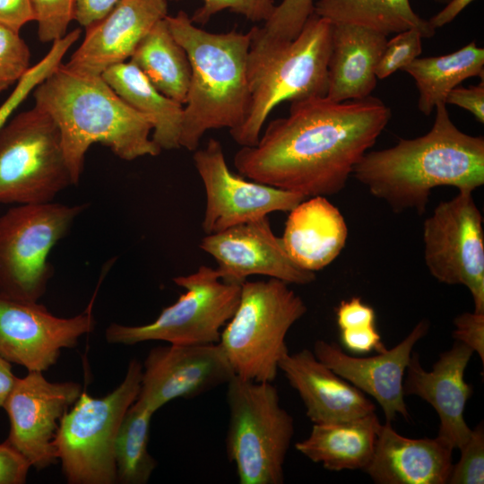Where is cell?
Listing matches in <instances>:
<instances>
[{
	"label": "cell",
	"instance_id": "1",
	"mask_svg": "<svg viewBox=\"0 0 484 484\" xmlns=\"http://www.w3.org/2000/svg\"><path fill=\"white\" fill-rule=\"evenodd\" d=\"M390 118V108L371 96L293 101L289 115L270 122L256 144L236 152L233 163L255 182L306 198L333 195L345 187Z\"/></svg>",
	"mask_w": 484,
	"mask_h": 484
},
{
	"label": "cell",
	"instance_id": "2",
	"mask_svg": "<svg viewBox=\"0 0 484 484\" xmlns=\"http://www.w3.org/2000/svg\"><path fill=\"white\" fill-rule=\"evenodd\" d=\"M435 108L433 126L426 134L366 152L353 169L355 178L394 212L424 213L437 186L473 193L484 185V138L459 130L445 103Z\"/></svg>",
	"mask_w": 484,
	"mask_h": 484
},
{
	"label": "cell",
	"instance_id": "3",
	"mask_svg": "<svg viewBox=\"0 0 484 484\" xmlns=\"http://www.w3.org/2000/svg\"><path fill=\"white\" fill-rule=\"evenodd\" d=\"M32 92L35 107L57 126L73 185L94 143L127 161L161 151L151 139L150 117L129 106L101 75L79 73L62 63Z\"/></svg>",
	"mask_w": 484,
	"mask_h": 484
},
{
	"label": "cell",
	"instance_id": "4",
	"mask_svg": "<svg viewBox=\"0 0 484 484\" xmlns=\"http://www.w3.org/2000/svg\"><path fill=\"white\" fill-rule=\"evenodd\" d=\"M165 19L190 62L191 77L179 145L194 151L207 131H233L246 117L250 102L247 56L251 32L207 31L195 26L184 11Z\"/></svg>",
	"mask_w": 484,
	"mask_h": 484
},
{
	"label": "cell",
	"instance_id": "5",
	"mask_svg": "<svg viewBox=\"0 0 484 484\" xmlns=\"http://www.w3.org/2000/svg\"><path fill=\"white\" fill-rule=\"evenodd\" d=\"M250 32L249 108L244 123L229 132L241 146L257 143L266 118L282 101L326 95L332 23L313 13L291 40L268 38L257 26Z\"/></svg>",
	"mask_w": 484,
	"mask_h": 484
},
{
	"label": "cell",
	"instance_id": "6",
	"mask_svg": "<svg viewBox=\"0 0 484 484\" xmlns=\"http://www.w3.org/2000/svg\"><path fill=\"white\" fill-rule=\"evenodd\" d=\"M307 311L304 300L281 280L245 281L237 309L219 341L235 376L272 383L281 358L289 352L287 333Z\"/></svg>",
	"mask_w": 484,
	"mask_h": 484
},
{
	"label": "cell",
	"instance_id": "7",
	"mask_svg": "<svg viewBox=\"0 0 484 484\" xmlns=\"http://www.w3.org/2000/svg\"><path fill=\"white\" fill-rule=\"evenodd\" d=\"M226 453L240 484H281L293 435L292 416L272 382L235 376L227 384Z\"/></svg>",
	"mask_w": 484,
	"mask_h": 484
},
{
	"label": "cell",
	"instance_id": "8",
	"mask_svg": "<svg viewBox=\"0 0 484 484\" xmlns=\"http://www.w3.org/2000/svg\"><path fill=\"white\" fill-rule=\"evenodd\" d=\"M143 364L132 359L122 383L102 398L82 391L59 422L54 445L70 484L117 483L115 441L138 396Z\"/></svg>",
	"mask_w": 484,
	"mask_h": 484
},
{
	"label": "cell",
	"instance_id": "9",
	"mask_svg": "<svg viewBox=\"0 0 484 484\" xmlns=\"http://www.w3.org/2000/svg\"><path fill=\"white\" fill-rule=\"evenodd\" d=\"M86 204H15L0 215V293L39 301L54 273L48 256Z\"/></svg>",
	"mask_w": 484,
	"mask_h": 484
},
{
	"label": "cell",
	"instance_id": "10",
	"mask_svg": "<svg viewBox=\"0 0 484 484\" xmlns=\"http://www.w3.org/2000/svg\"><path fill=\"white\" fill-rule=\"evenodd\" d=\"M74 186L56 125L35 107L0 129V203L53 202Z\"/></svg>",
	"mask_w": 484,
	"mask_h": 484
},
{
	"label": "cell",
	"instance_id": "11",
	"mask_svg": "<svg viewBox=\"0 0 484 484\" xmlns=\"http://www.w3.org/2000/svg\"><path fill=\"white\" fill-rule=\"evenodd\" d=\"M173 281L185 289L177 300L146 324H110L105 338L111 344L135 345L149 341L172 344L218 343L223 327L239 302L241 284L223 281L218 271L201 265Z\"/></svg>",
	"mask_w": 484,
	"mask_h": 484
},
{
	"label": "cell",
	"instance_id": "12",
	"mask_svg": "<svg viewBox=\"0 0 484 484\" xmlns=\"http://www.w3.org/2000/svg\"><path fill=\"white\" fill-rule=\"evenodd\" d=\"M424 260L439 282L462 285L475 312L484 313L483 218L472 192L441 202L423 223Z\"/></svg>",
	"mask_w": 484,
	"mask_h": 484
},
{
	"label": "cell",
	"instance_id": "13",
	"mask_svg": "<svg viewBox=\"0 0 484 484\" xmlns=\"http://www.w3.org/2000/svg\"><path fill=\"white\" fill-rule=\"evenodd\" d=\"M92 297L86 309L59 317L39 301L15 299L0 293V356L28 371H46L63 349L77 345L96 325Z\"/></svg>",
	"mask_w": 484,
	"mask_h": 484
},
{
	"label": "cell",
	"instance_id": "14",
	"mask_svg": "<svg viewBox=\"0 0 484 484\" xmlns=\"http://www.w3.org/2000/svg\"><path fill=\"white\" fill-rule=\"evenodd\" d=\"M194 167L203 181L206 204L203 232L216 233L267 216L290 212L306 197L259 182H250L229 169L221 143L210 138L194 151Z\"/></svg>",
	"mask_w": 484,
	"mask_h": 484
},
{
	"label": "cell",
	"instance_id": "15",
	"mask_svg": "<svg viewBox=\"0 0 484 484\" xmlns=\"http://www.w3.org/2000/svg\"><path fill=\"white\" fill-rule=\"evenodd\" d=\"M75 382H50L40 371L17 378L4 408L9 419L7 441L42 470L56 463L54 439L59 422L81 393Z\"/></svg>",
	"mask_w": 484,
	"mask_h": 484
},
{
	"label": "cell",
	"instance_id": "16",
	"mask_svg": "<svg viewBox=\"0 0 484 484\" xmlns=\"http://www.w3.org/2000/svg\"><path fill=\"white\" fill-rule=\"evenodd\" d=\"M234 376L219 342L158 346L150 350L143 364L135 402L155 413L175 399L199 396L227 385Z\"/></svg>",
	"mask_w": 484,
	"mask_h": 484
},
{
	"label": "cell",
	"instance_id": "17",
	"mask_svg": "<svg viewBox=\"0 0 484 484\" xmlns=\"http://www.w3.org/2000/svg\"><path fill=\"white\" fill-rule=\"evenodd\" d=\"M199 246L215 259L225 281L242 284L248 276L264 275L306 285L316 278L290 258L267 216L205 235Z\"/></svg>",
	"mask_w": 484,
	"mask_h": 484
},
{
	"label": "cell",
	"instance_id": "18",
	"mask_svg": "<svg viewBox=\"0 0 484 484\" xmlns=\"http://www.w3.org/2000/svg\"><path fill=\"white\" fill-rule=\"evenodd\" d=\"M429 329L426 320L419 322L396 346L371 357H353L335 342L316 341L315 357L337 375L372 396L382 407L386 421L398 414L406 419L410 413L404 401L403 379L415 344Z\"/></svg>",
	"mask_w": 484,
	"mask_h": 484
},
{
	"label": "cell",
	"instance_id": "19",
	"mask_svg": "<svg viewBox=\"0 0 484 484\" xmlns=\"http://www.w3.org/2000/svg\"><path fill=\"white\" fill-rule=\"evenodd\" d=\"M472 354L471 348L455 341L427 371L419 354L412 351L403 379L404 395L419 396L435 409L440 419L437 436L453 449H460L471 432L464 409L472 387L465 382L464 372Z\"/></svg>",
	"mask_w": 484,
	"mask_h": 484
},
{
	"label": "cell",
	"instance_id": "20",
	"mask_svg": "<svg viewBox=\"0 0 484 484\" xmlns=\"http://www.w3.org/2000/svg\"><path fill=\"white\" fill-rule=\"evenodd\" d=\"M168 0H123L86 29L83 41L65 64L88 74L101 75L126 62L143 38L168 15Z\"/></svg>",
	"mask_w": 484,
	"mask_h": 484
},
{
	"label": "cell",
	"instance_id": "21",
	"mask_svg": "<svg viewBox=\"0 0 484 484\" xmlns=\"http://www.w3.org/2000/svg\"><path fill=\"white\" fill-rule=\"evenodd\" d=\"M290 385L299 394L313 424H328L375 412L364 393L320 361L310 350L286 353L279 363Z\"/></svg>",
	"mask_w": 484,
	"mask_h": 484
},
{
	"label": "cell",
	"instance_id": "22",
	"mask_svg": "<svg viewBox=\"0 0 484 484\" xmlns=\"http://www.w3.org/2000/svg\"><path fill=\"white\" fill-rule=\"evenodd\" d=\"M453 450L439 436L406 437L385 421L364 471L378 484H446L453 467Z\"/></svg>",
	"mask_w": 484,
	"mask_h": 484
},
{
	"label": "cell",
	"instance_id": "23",
	"mask_svg": "<svg viewBox=\"0 0 484 484\" xmlns=\"http://www.w3.org/2000/svg\"><path fill=\"white\" fill-rule=\"evenodd\" d=\"M347 238L348 227L340 210L325 196L317 195L290 211L281 239L298 267L315 272L339 256Z\"/></svg>",
	"mask_w": 484,
	"mask_h": 484
},
{
	"label": "cell",
	"instance_id": "24",
	"mask_svg": "<svg viewBox=\"0 0 484 484\" xmlns=\"http://www.w3.org/2000/svg\"><path fill=\"white\" fill-rule=\"evenodd\" d=\"M387 36L346 23H332L326 97L335 102L369 97L376 85V68Z\"/></svg>",
	"mask_w": 484,
	"mask_h": 484
},
{
	"label": "cell",
	"instance_id": "25",
	"mask_svg": "<svg viewBox=\"0 0 484 484\" xmlns=\"http://www.w3.org/2000/svg\"><path fill=\"white\" fill-rule=\"evenodd\" d=\"M381 423L375 412L350 420L314 424L296 449L329 471L365 470L374 454Z\"/></svg>",
	"mask_w": 484,
	"mask_h": 484
},
{
	"label": "cell",
	"instance_id": "26",
	"mask_svg": "<svg viewBox=\"0 0 484 484\" xmlns=\"http://www.w3.org/2000/svg\"><path fill=\"white\" fill-rule=\"evenodd\" d=\"M101 76L129 106L150 117L151 139L161 151L180 149L183 104L158 91L130 62L111 66Z\"/></svg>",
	"mask_w": 484,
	"mask_h": 484
},
{
	"label": "cell",
	"instance_id": "27",
	"mask_svg": "<svg viewBox=\"0 0 484 484\" xmlns=\"http://www.w3.org/2000/svg\"><path fill=\"white\" fill-rule=\"evenodd\" d=\"M165 96L185 104L191 77L186 52L172 34L166 19L143 38L129 60Z\"/></svg>",
	"mask_w": 484,
	"mask_h": 484
},
{
	"label": "cell",
	"instance_id": "28",
	"mask_svg": "<svg viewBox=\"0 0 484 484\" xmlns=\"http://www.w3.org/2000/svg\"><path fill=\"white\" fill-rule=\"evenodd\" d=\"M415 81L419 92L418 108L428 116L448 93L464 80L484 79V48L471 41L462 48L439 56L416 58L403 69Z\"/></svg>",
	"mask_w": 484,
	"mask_h": 484
},
{
	"label": "cell",
	"instance_id": "29",
	"mask_svg": "<svg viewBox=\"0 0 484 484\" xmlns=\"http://www.w3.org/2000/svg\"><path fill=\"white\" fill-rule=\"evenodd\" d=\"M314 13L331 23L358 25L385 36L416 29L428 39L436 32L414 12L410 0H318Z\"/></svg>",
	"mask_w": 484,
	"mask_h": 484
},
{
	"label": "cell",
	"instance_id": "30",
	"mask_svg": "<svg viewBox=\"0 0 484 484\" xmlns=\"http://www.w3.org/2000/svg\"><path fill=\"white\" fill-rule=\"evenodd\" d=\"M153 414L135 401L125 414L115 441L117 483L145 484L156 468L148 451Z\"/></svg>",
	"mask_w": 484,
	"mask_h": 484
},
{
	"label": "cell",
	"instance_id": "31",
	"mask_svg": "<svg viewBox=\"0 0 484 484\" xmlns=\"http://www.w3.org/2000/svg\"><path fill=\"white\" fill-rule=\"evenodd\" d=\"M81 30L75 29L53 42L45 56L30 67L9 97L0 106V129L10 119L13 111L27 99L34 89L61 64L70 48L78 40Z\"/></svg>",
	"mask_w": 484,
	"mask_h": 484
},
{
	"label": "cell",
	"instance_id": "32",
	"mask_svg": "<svg viewBox=\"0 0 484 484\" xmlns=\"http://www.w3.org/2000/svg\"><path fill=\"white\" fill-rule=\"evenodd\" d=\"M314 0H282L261 28L268 38L291 40L295 39L314 13Z\"/></svg>",
	"mask_w": 484,
	"mask_h": 484
},
{
	"label": "cell",
	"instance_id": "33",
	"mask_svg": "<svg viewBox=\"0 0 484 484\" xmlns=\"http://www.w3.org/2000/svg\"><path fill=\"white\" fill-rule=\"evenodd\" d=\"M38 37L41 42H54L67 34L74 20L75 0H30Z\"/></svg>",
	"mask_w": 484,
	"mask_h": 484
},
{
	"label": "cell",
	"instance_id": "34",
	"mask_svg": "<svg viewBox=\"0 0 484 484\" xmlns=\"http://www.w3.org/2000/svg\"><path fill=\"white\" fill-rule=\"evenodd\" d=\"M28 45L15 32L0 25V94L17 83L30 69Z\"/></svg>",
	"mask_w": 484,
	"mask_h": 484
},
{
	"label": "cell",
	"instance_id": "35",
	"mask_svg": "<svg viewBox=\"0 0 484 484\" xmlns=\"http://www.w3.org/2000/svg\"><path fill=\"white\" fill-rule=\"evenodd\" d=\"M422 39L418 30L410 29L387 40L376 68V77L385 79L418 58L422 51Z\"/></svg>",
	"mask_w": 484,
	"mask_h": 484
},
{
	"label": "cell",
	"instance_id": "36",
	"mask_svg": "<svg viewBox=\"0 0 484 484\" xmlns=\"http://www.w3.org/2000/svg\"><path fill=\"white\" fill-rule=\"evenodd\" d=\"M460 460L453 464L447 483H484V428L483 423L471 429L470 437L460 448Z\"/></svg>",
	"mask_w": 484,
	"mask_h": 484
},
{
	"label": "cell",
	"instance_id": "37",
	"mask_svg": "<svg viewBox=\"0 0 484 484\" xmlns=\"http://www.w3.org/2000/svg\"><path fill=\"white\" fill-rule=\"evenodd\" d=\"M276 4L274 0H203V5L190 17L193 22L205 23L224 10L241 14L251 22H267Z\"/></svg>",
	"mask_w": 484,
	"mask_h": 484
},
{
	"label": "cell",
	"instance_id": "38",
	"mask_svg": "<svg viewBox=\"0 0 484 484\" xmlns=\"http://www.w3.org/2000/svg\"><path fill=\"white\" fill-rule=\"evenodd\" d=\"M453 337L477 352L484 363V313L464 312L454 320Z\"/></svg>",
	"mask_w": 484,
	"mask_h": 484
},
{
	"label": "cell",
	"instance_id": "39",
	"mask_svg": "<svg viewBox=\"0 0 484 484\" xmlns=\"http://www.w3.org/2000/svg\"><path fill=\"white\" fill-rule=\"evenodd\" d=\"M336 321L340 330L361 329L376 325V313L359 297L342 300L336 307Z\"/></svg>",
	"mask_w": 484,
	"mask_h": 484
},
{
	"label": "cell",
	"instance_id": "40",
	"mask_svg": "<svg viewBox=\"0 0 484 484\" xmlns=\"http://www.w3.org/2000/svg\"><path fill=\"white\" fill-rule=\"evenodd\" d=\"M30 462L7 440L0 444V484H23Z\"/></svg>",
	"mask_w": 484,
	"mask_h": 484
},
{
	"label": "cell",
	"instance_id": "41",
	"mask_svg": "<svg viewBox=\"0 0 484 484\" xmlns=\"http://www.w3.org/2000/svg\"><path fill=\"white\" fill-rule=\"evenodd\" d=\"M342 346L354 353H365L372 350L381 352L386 348L376 325L361 329L340 330Z\"/></svg>",
	"mask_w": 484,
	"mask_h": 484
},
{
	"label": "cell",
	"instance_id": "42",
	"mask_svg": "<svg viewBox=\"0 0 484 484\" xmlns=\"http://www.w3.org/2000/svg\"><path fill=\"white\" fill-rule=\"evenodd\" d=\"M445 104L460 107L481 124L484 123V79L478 85L456 86L447 95Z\"/></svg>",
	"mask_w": 484,
	"mask_h": 484
},
{
	"label": "cell",
	"instance_id": "43",
	"mask_svg": "<svg viewBox=\"0 0 484 484\" xmlns=\"http://www.w3.org/2000/svg\"><path fill=\"white\" fill-rule=\"evenodd\" d=\"M34 21L30 0H0V25L15 32Z\"/></svg>",
	"mask_w": 484,
	"mask_h": 484
},
{
	"label": "cell",
	"instance_id": "44",
	"mask_svg": "<svg viewBox=\"0 0 484 484\" xmlns=\"http://www.w3.org/2000/svg\"><path fill=\"white\" fill-rule=\"evenodd\" d=\"M123 0H75L74 20L85 29L108 15Z\"/></svg>",
	"mask_w": 484,
	"mask_h": 484
},
{
	"label": "cell",
	"instance_id": "45",
	"mask_svg": "<svg viewBox=\"0 0 484 484\" xmlns=\"http://www.w3.org/2000/svg\"><path fill=\"white\" fill-rule=\"evenodd\" d=\"M473 1L474 0H449L444 9L428 20L429 24L435 30L446 25Z\"/></svg>",
	"mask_w": 484,
	"mask_h": 484
},
{
	"label": "cell",
	"instance_id": "46",
	"mask_svg": "<svg viewBox=\"0 0 484 484\" xmlns=\"http://www.w3.org/2000/svg\"><path fill=\"white\" fill-rule=\"evenodd\" d=\"M11 362L0 356V409L4 408L16 380Z\"/></svg>",
	"mask_w": 484,
	"mask_h": 484
},
{
	"label": "cell",
	"instance_id": "47",
	"mask_svg": "<svg viewBox=\"0 0 484 484\" xmlns=\"http://www.w3.org/2000/svg\"><path fill=\"white\" fill-rule=\"evenodd\" d=\"M437 1L447 3L449 0H437Z\"/></svg>",
	"mask_w": 484,
	"mask_h": 484
}]
</instances>
